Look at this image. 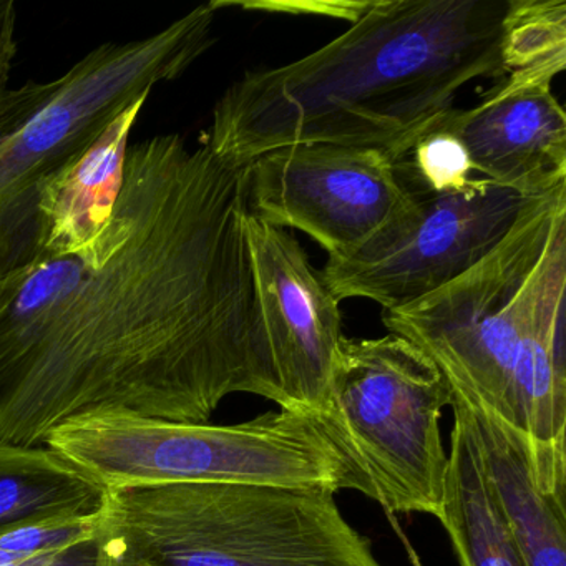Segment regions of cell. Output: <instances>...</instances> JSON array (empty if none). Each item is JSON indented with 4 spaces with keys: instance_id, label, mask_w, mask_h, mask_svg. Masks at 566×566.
Instances as JSON below:
<instances>
[{
    "instance_id": "44dd1931",
    "label": "cell",
    "mask_w": 566,
    "mask_h": 566,
    "mask_svg": "<svg viewBox=\"0 0 566 566\" xmlns=\"http://www.w3.org/2000/svg\"><path fill=\"white\" fill-rule=\"evenodd\" d=\"M387 516H389L390 523H392L394 530H396L397 535H399V538L402 539L403 546H406L407 553H409L410 562H412V566H422V562H420V556L417 555L416 548H413L412 545H410L409 539H407L406 533L400 530L399 523H397V520L394 518L390 513H387Z\"/></svg>"
},
{
    "instance_id": "e0dca14e",
    "label": "cell",
    "mask_w": 566,
    "mask_h": 566,
    "mask_svg": "<svg viewBox=\"0 0 566 566\" xmlns=\"http://www.w3.org/2000/svg\"><path fill=\"white\" fill-rule=\"evenodd\" d=\"M500 52L506 75L553 84L566 69L565 0H509Z\"/></svg>"
},
{
    "instance_id": "277c9868",
    "label": "cell",
    "mask_w": 566,
    "mask_h": 566,
    "mask_svg": "<svg viewBox=\"0 0 566 566\" xmlns=\"http://www.w3.org/2000/svg\"><path fill=\"white\" fill-rule=\"evenodd\" d=\"M213 2L164 31L102 44L57 81L9 92L0 112V296L44 263L39 203L125 108L175 81L214 44Z\"/></svg>"
},
{
    "instance_id": "30bf717a",
    "label": "cell",
    "mask_w": 566,
    "mask_h": 566,
    "mask_svg": "<svg viewBox=\"0 0 566 566\" xmlns=\"http://www.w3.org/2000/svg\"><path fill=\"white\" fill-rule=\"evenodd\" d=\"M247 240L277 406L319 412L344 337L340 301L290 231L250 214Z\"/></svg>"
},
{
    "instance_id": "5bb4252c",
    "label": "cell",
    "mask_w": 566,
    "mask_h": 566,
    "mask_svg": "<svg viewBox=\"0 0 566 566\" xmlns=\"http://www.w3.org/2000/svg\"><path fill=\"white\" fill-rule=\"evenodd\" d=\"M449 465L440 523L449 533L460 566H526L483 469L465 410L450 402Z\"/></svg>"
},
{
    "instance_id": "7a4b0ae2",
    "label": "cell",
    "mask_w": 566,
    "mask_h": 566,
    "mask_svg": "<svg viewBox=\"0 0 566 566\" xmlns=\"http://www.w3.org/2000/svg\"><path fill=\"white\" fill-rule=\"evenodd\" d=\"M509 0H376L319 51L247 72L214 105L205 144L227 160L291 145L374 148L394 160L455 108L465 85L502 81Z\"/></svg>"
},
{
    "instance_id": "3957f363",
    "label": "cell",
    "mask_w": 566,
    "mask_h": 566,
    "mask_svg": "<svg viewBox=\"0 0 566 566\" xmlns=\"http://www.w3.org/2000/svg\"><path fill=\"white\" fill-rule=\"evenodd\" d=\"M566 185L530 197L462 276L396 310L389 334L426 354L450 396L515 427L532 450L566 449Z\"/></svg>"
},
{
    "instance_id": "8992f818",
    "label": "cell",
    "mask_w": 566,
    "mask_h": 566,
    "mask_svg": "<svg viewBox=\"0 0 566 566\" xmlns=\"http://www.w3.org/2000/svg\"><path fill=\"white\" fill-rule=\"evenodd\" d=\"M45 446L107 492L164 483L353 490L343 455L306 410L280 409L231 426L101 413L62 423Z\"/></svg>"
},
{
    "instance_id": "ba28073f",
    "label": "cell",
    "mask_w": 566,
    "mask_h": 566,
    "mask_svg": "<svg viewBox=\"0 0 566 566\" xmlns=\"http://www.w3.org/2000/svg\"><path fill=\"white\" fill-rule=\"evenodd\" d=\"M410 190L409 205L376 237L319 271L337 301L363 297L396 310L440 290L502 241L530 198L485 178L449 193Z\"/></svg>"
},
{
    "instance_id": "ffe728a7",
    "label": "cell",
    "mask_w": 566,
    "mask_h": 566,
    "mask_svg": "<svg viewBox=\"0 0 566 566\" xmlns=\"http://www.w3.org/2000/svg\"><path fill=\"white\" fill-rule=\"evenodd\" d=\"M15 24H18V8L14 0H0V112L8 102L9 77L12 62L18 54L15 41Z\"/></svg>"
},
{
    "instance_id": "d6986e66",
    "label": "cell",
    "mask_w": 566,
    "mask_h": 566,
    "mask_svg": "<svg viewBox=\"0 0 566 566\" xmlns=\"http://www.w3.org/2000/svg\"><path fill=\"white\" fill-rule=\"evenodd\" d=\"M97 538L74 548L45 555H22L0 549V566H95Z\"/></svg>"
},
{
    "instance_id": "ac0fdd59",
    "label": "cell",
    "mask_w": 566,
    "mask_h": 566,
    "mask_svg": "<svg viewBox=\"0 0 566 566\" xmlns=\"http://www.w3.org/2000/svg\"><path fill=\"white\" fill-rule=\"evenodd\" d=\"M400 161L410 181L432 193L463 190L475 174L462 142L437 125Z\"/></svg>"
},
{
    "instance_id": "6da1fadb",
    "label": "cell",
    "mask_w": 566,
    "mask_h": 566,
    "mask_svg": "<svg viewBox=\"0 0 566 566\" xmlns=\"http://www.w3.org/2000/svg\"><path fill=\"white\" fill-rule=\"evenodd\" d=\"M250 164L177 134L128 147L107 256L48 336L0 376V442L69 420L208 423L233 394L280 403L248 250Z\"/></svg>"
},
{
    "instance_id": "2e32d148",
    "label": "cell",
    "mask_w": 566,
    "mask_h": 566,
    "mask_svg": "<svg viewBox=\"0 0 566 566\" xmlns=\"http://www.w3.org/2000/svg\"><path fill=\"white\" fill-rule=\"evenodd\" d=\"M87 273L81 258H51L0 296V376L48 336L77 296Z\"/></svg>"
},
{
    "instance_id": "4fadbf2b",
    "label": "cell",
    "mask_w": 566,
    "mask_h": 566,
    "mask_svg": "<svg viewBox=\"0 0 566 566\" xmlns=\"http://www.w3.org/2000/svg\"><path fill=\"white\" fill-rule=\"evenodd\" d=\"M475 436L483 469L526 566H566V493L539 483L530 440L515 427L460 397Z\"/></svg>"
},
{
    "instance_id": "8fae6325",
    "label": "cell",
    "mask_w": 566,
    "mask_h": 566,
    "mask_svg": "<svg viewBox=\"0 0 566 566\" xmlns=\"http://www.w3.org/2000/svg\"><path fill=\"white\" fill-rule=\"evenodd\" d=\"M437 127L455 135L473 171L536 197L566 185V115L548 82L506 75L480 104L452 108Z\"/></svg>"
},
{
    "instance_id": "52a82bcc",
    "label": "cell",
    "mask_w": 566,
    "mask_h": 566,
    "mask_svg": "<svg viewBox=\"0 0 566 566\" xmlns=\"http://www.w3.org/2000/svg\"><path fill=\"white\" fill-rule=\"evenodd\" d=\"M450 389L432 360L396 334L343 337L326 402L314 412L349 469L353 490L386 513L439 518L449 455L440 436Z\"/></svg>"
},
{
    "instance_id": "5b68a950",
    "label": "cell",
    "mask_w": 566,
    "mask_h": 566,
    "mask_svg": "<svg viewBox=\"0 0 566 566\" xmlns=\"http://www.w3.org/2000/svg\"><path fill=\"white\" fill-rule=\"evenodd\" d=\"M334 496L244 483L108 490L95 566H384Z\"/></svg>"
},
{
    "instance_id": "9a60e30c",
    "label": "cell",
    "mask_w": 566,
    "mask_h": 566,
    "mask_svg": "<svg viewBox=\"0 0 566 566\" xmlns=\"http://www.w3.org/2000/svg\"><path fill=\"white\" fill-rule=\"evenodd\" d=\"M107 490L49 446L0 442V532L101 515Z\"/></svg>"
},
{
    "instance_id": "7c38bea8",
    "label": "cell",
    "mask_w": 566,
    "mask_h": 566,
    "mask_svg": "<svg viewBox=\"0 0 566 566\" xmlns=\"http://www.w3.org/2000/svg\"><path fill=\"white\" fill-rule=\"evenodd\" d=\"M147 98L125 108L91 148L65 168L39 203L45 260L77 256L88 270L104 263L102 250L125 178L128 138Z\"/></svg>"
},
{
    "instance_id": "9c48e42d",
    "label": "cell",
    "mask_w": 566,
    "mask_h": 566,
    "mask_svg": "<svg viewBox=\"0 0 566 566\" xmlns=\"http://www.w3.org/2000/svg\"><path fill=\"white\" fill-rule=\"evenodd\" d=\"M410 197L397 160L374 148L291 145L250 164V214L304 231L329 260L360 250Z\"/></svg>"
}]
</instances>
